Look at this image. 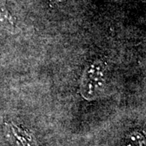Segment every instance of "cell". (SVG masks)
Listing matches in <instances>:
<instances>
[{
	"instance_id": "cell-2",
	"label": "cell",
	"mask_w": 146,
	"mask_h": 146,
	"mask_svg": "<svg viewBox=\"0 0 146 146\" xmlns=\"http://www.w3.org/2000/svg\"><path fill=\"white\" fill-rule=\"evenodd\" d=\"M14 26V20L5 6L0 3V27L8 29Z\"/></svg>"
},
{
	"instance_id": "cell-1",
	"label": "cell",
	"mask_w": 146,
	"mask_h": 146,
	"mask_svg": "<svg viewBox=\"0 0 146 146\" xmlns=\"http://www.w3.org/2000/svg\"><path fill=\"white\" fill-rule=\"evenodd\" d=\"M106 64L102 60H96L84 72L80 86V92L84 98L94 100L104 90L106 81Z\"/></svg>"
},
{
	"instance_id": "cell-3",
	"label": "cell",
	"mask_w": 146,
	"mask_h": 146,
	"mask_svg": "<svg viewBox=\"0 0 146 146\" xmlns=\"http://www.w3.org/2000/svg\"><path fill=\"white\" fill-rule=\"evenodd\" d=\"M49 1L50 2L51 4H57V3H58L61 0H49Z\"/></svg>"
}]
</instances>
